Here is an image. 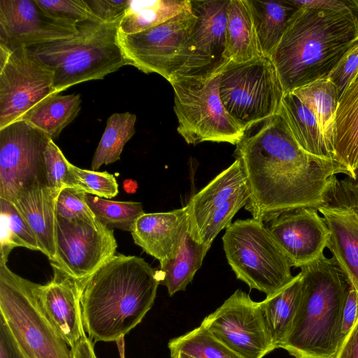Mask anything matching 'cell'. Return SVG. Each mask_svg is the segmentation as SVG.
Masks as SVG:
<instances>
[{
  "instance_id": "1",
  "label": "cell",
  "mask_w": 358,
  "mask_h": 358,
  "mask_svg": "<svg viewBox=\"0 0 358 358\" xmlns=\"http://www.w3.org/2000/svg\"><path fill=\"white\" fill-rule=\"evenodd\" d=\"M236 146L250 191L245 208L262 222L287 210L317 208L329 179L348 176L335 161L306 152L279 113L247 127Z\"/></svg>"
},
{
  "instance_id": "2",
  "label": "cell",
  "mask_w": 358,
  "mask_h": 358,
  "mask_svg": "<svg viewBox=\"0 0 358 358\" xmlns=\"http://www.w3.org/2000/svg\"><path fill=\"white\" fill-rule=\"evenodd\" d=\"M80 282L84 329L95 342H116L141 323L159 285L157 269L143 258L122 254Z\"/></svg>"
},
{
  "instance_id": "3",
  "label": "cell",
  "mask_w": 358,
  "mask_h": 358,
  "mask_svg": "<svg viewBox=\"0 0 358 358\" xmlns=\"http://www.w3.org/2000/svg\"><path fill=\"white\" fill-rule=\"evenodd\" d=\"M358 41V20L326 9L299 8L270 56L284 94L327 78Z\"/></svg>"
},
{
  "instance_id": "4",
  "label": "cell",
  "mask_w": 358,
  "mask_h": 358,
  "mask_svg": "<svg viewBox=\"0 0 358 358\" xmlns=\"http://www.w3.org/2000/svg\"><path fill=\"white\" fill-rule=\"evenodd\" d=\"M300 268V301L280 348L295 358H334L341 345V317L350 282L333 256L323 254Z\"/></svg>"
},
{
  "instance_id": "5",
  "label": "cell",
  "mask_w": 358,
  "mask_h": 358,
  "mask_svg": "<svg viewBox=\"0 0 358 358\" xmlns=\"http://www.w3.org/2000/svg\"><path fill=\"white\" fill-rule=\"evenodd\" d=\"M122 17L109 22L97 19L80 22L75 36L29 48L53 71L57 94L85 81L102 79L131 65L119 42Z\"/></svg>"
},
{
  "instance_id": "6",
  "label": "cell",
  "mask_w": 358,
  "mask_h": 358,
  "mask_svg": "<svg viewBox=\"0 0 358 358\" xmlns=\"http://www.w3.org/2000/svg\"><path fill=\"white\" fill-rule=\"evenodd\" d=\"M226 64L177 74L169 81L174 92L177 131L188 144L211 141L236 145L244 134L225 110L220 96V78Z\"/></svg>"
},
{
  "instance_id": "7",
  "label": "cell",
  "mask_w": 358,
  "mask_h": 358,
  "mask_svg": "<svg viewBox=\"0 0 358 358\" xmlns=\"http://www.w3.org/2000/svg\"><path fill=\"white\" fill-rule=\"evenodd\" d=\"M38 285L0 262V315L26 358H72L71 348L39 303Z\"/></svg>"
},
{
  "instance_id": "8",
  "label": "cell",
  "mask_w": 358,
  "mask_h": 358,
  "mask_svg": "<svg viewBox=\"0 0 358 358\" xmlns=\"http://www.w3.org/2000/svg\"><path fill=\"white\" fill-rule=\"evenodd\" d=\"M222 240L228 264L250 289L268 296L294 279L290 261L264 222L253 217L237 220L226 228Z\"/></svg>"
},
{
  "instance_id": "9",
  "label": "cell",
  "mask_w": 358,
  "mask_h": 358,
  "mask_svg": "<svg viewBox=\"0 0 358 358\" xmlns=\"http://www.w3.org/2000/svg\"><path fill=\"white\" fill-rule=\"evenodd\" d=\"M196 20L190 7L140 32L119 33V42L131 65L145 73H157L169 81L175 75L196 71L192 39Z\"/></svg>"
},
{
  "instance_id": "10",
  "label": "cell",
  "mask_w": 358,
  "mask_h": 358,
  "mask_svg": "<svg viewBox=\"0 0 358 358\" xmlns=\"http://www.w3.org/2000/svg\"><path fill=\"white\" fill-rule=\"evenodd\" d=\"M219 92L225 110L244 131L278 113L284 95L275 66L265 56L243 63L229 61Z\"/></svg>"
},
{
  "instance_id": "11",
  "label": "cell",
  "mask_w": 358,
  "mask_h": 358,
  "mask_svg": "<svg viewBox=\"0 0 358 358\" xmlns=\"http://www.w3.org/2000/svg\"><path fill=\"white\" fill-rule=\"evenodd\" d=\"M51 138L25 120L0 129V198L48 187L45 151Z\"/></svg>"
},
{
  "instance_id": "12",
  "label": "cell",
  "mask_w": 358,
  "mask_h": 358,
  "mask_svg": "<svg viewBox=\"0 0 358 358\" xmlns=\"http://www.w3.org/2000/svg\"><path fill=\"white\" fill-rule=\"evenodd\" d=\"M250 198L246 176L238 159L216 176L186 205L189 233L199 243L210 246Z\"/></svg>"
},
{
  "instance_id": "13",
  "label": "cell",
  "mask_w": 358,
  "mask_h": 358,
  "mask_svg": "<svg viewBox=\"0 0 358 358\" xmlns=\"http://www.w3.org/2000/svg\"><path fill=\"white\" fill-rule=\"evenodd\" d=\"M317 209L330 231L327 248L358 294V176H332Z\"/></svg>"
},
{
  "instance_id": "14",
  "label": "cell",
  "mask_w": 358,
  "mask_h": 358,
  "mask_svg": "<svg viewBox=\"0 0 358 358\" xmlns=\"http://www.w3.org/2000/svg\"><path fill=\"white\" fill-rule=\"evenodd\" d=\"M54 72L28 48H20L0 69V129L24 117L57 94Z\"/></svg>"
},
{
  "instance_id": "15",
  "label": "cell",
  "mask_w": 358,
  "mask_h": 358,
  "mask_svg": "<svg viewBox=\"0 0 358 358\" xmlns=\"http://www.w3.org/2000/svg\"><path fill=\"white\" fill-rule=\"evenodd\" d=\"M201 325L244 358H263L275 350L259 302L236 289Z\"/></svg>"
},
{
  "instance_id": "16",
  "label": "cell",
  "mask_w": 358,
  "mask_h": 358,
  "mask_svg": "<svg viewBox=\"0 0 358 358\" xmlns=\"http://www.w3.org/2000/svg\"><path fill=\"white\" fill-rule=\"evenodd\" d=\"M56 264L78 280H83L115 255L113 229L97 230L78 220L57 215Z\"/></svg>"
},
{
  "instance_id": "17",
  "label": "cell",
  "mask_w": 358,
  "mask_h": 358,
  "mask_svg": "<svg viewBox=\"0 0 358 358\" xmlns=\"http://www.w3.org/2000/svg\"><path fill=\"white\" fill-rule=\"evenodd\" d=\"M77 24L55 17L35 0H0V43L12 50L72 37Z\"/></svg>"
},
{
  "instance_id": "18",
  "label": "cell",
  "mask_w": 358,
  "mask_h": 358,
  "mask_svg": "<svg viewBox=\"0 0 358 358\" xmlns=\"http://www.w3.org/2000/svg\"><path fill=\"white\" fill-rule=\"evenodd\" d=\"M264 224L292 266L296 268L323 255L330 235L323 217L319 215L316 208L287 210Z\"/></svg>"
},
{
  "instance_id": "19",
  "label": "cell",
  "mask_w": 358,
  "mask_h": 358,
  "mask_svg": "<svg viewBox=\"0 0 358 358\" xmlns=\"http://www.w3.org/2000/svg\"><path fill=\"white\" fill-rule=\"evenodd\" d=\"M53 277L38 285L39 303L63 339L71 348L85 333L80 303V282L55 264Z\"/></svg>"
},
{
  "instance_id": "20",
  "label": "cell",
  "mask_w": 358,
  "mask_h": 358,
  "mask_svg": "<svg viewBox=\"0 0 358 358\" xmlns=\"http://www.w3.org/2000/svg\"><path fill=\"white\" fill-rule=\"evenodd\" d=\"M196 16L192 39L195 47L196 71L219 66L224 58L229 0H190Z\"/></svg>"
},
{
  "instance_id": "21",
  "label": "cell",
  "mask_w": 358,
  "mask_h": 358,
  "mask_svg": "<svg viewBox=\"0 0 358 358\" xmlns=\"http://www.w3.org/2000/svg\"><path fill=\"white\" fill-rule=\"evenodd\" d=\"M188 230L185 206L166 213H144L131 234L135 244L162 264L176 256Z\"/></svg>"
},
{
  "instance_id": "22",
  "label": "cell",
  "mask_w": 358,
  "mask_h": 358,
  "mask_svg": "<svg viewBox=\"0 0 358 358\" xmlns=\"http://www.w3.org/2000/svg\"><path fill=\"white\" fill-rule=\"evenodd\" d=\"M59 192L48 187L20 194L13 202L34 234L41 252L53 262L56 256V202Z\"/></svg>"
},
{
  "instance_id": "23",
  "label": "cell",
  "mask_w": 358,
  "mask_h": 358,
  "mask_svg": "<svg viewBox=\"0 0 358 358\" xmlns=\"http://www.w3.org/2000/svg\"><path fill=\"white\" fill-rule=\"evenodd\" d=\"M334 160L356 178L358 169V71L338 99L335 117Z\"/></svg>"
},
{
  "instance_id": "24",
  "label": "cell",
  "mask_w": 358,
  "mask_h": 358,
  "mask_svg": "<svg viewBox=\"0 0 358 358\" xmlns=\"http://www.w3.org/2000/svg\"><path fill=\"white\" fill-rule=\"evenodd\" d=\"M224 58L243 63L262 57L248 0H229Z\"/></svg>"
},
{
  "instance_id": "25",
  "label": "cell",
  "mask_w": 358,
  "mask_h": 358,
  "mask_svg": "<svg viewBox=\"0 0 358 358\" xmlns=\"http://www.w3.org/2000/svg\"><path fill=\"white\" fill-rule=\"evenodd\" d=\"M278 113L306 152L320 159L333 160L315 115L295 94H284Z\"/></svg>"
},
{
  "instance_id": "26",
  "label": "cell",
  "mask_w": 358,
  "mask_h": 358,
  "mask_svg": "<svg viewBox=\"0 0 358 358\" xmlns=\"http://www.w3.org/2000/svg\"><path fill=\"white\" fill-rule=\"evenodd\" d=\"M261 51L271 55L299 9L291 0H248Z\"/></svg>"
},
{
  "instance_id": "27",
  "label": "cell",
  "mask_w": 358,
  "mask_h": 358,
  "mask_svg": "<svg viewBox=\"0 0 358 358\" xmlns=\"http://www.w3.org/2000/svg\"><path fill=\"white\" fill-rule=\"evenodd\" d=\"M301 292V280L299 273L285 287L259 302L275 349L280 348L291 329Z\"/></svg>"
},
{
  "instance_id": "28",
  "label": "cell",
  "mask_w": 358,
  "mask_h": 358,
  "mask_svg": "<svg viewBox=\"0 0 358 358\" xmlns=\"http://www.w3.org/2000/svg\"><path fill=\"white\" fill-rule=\"evenodd\" d=\"M292 92L315 115L334 160L335 117L339 99L336 86L327 78L298 87Z\"/></svg>"
},
{
  "instance_id": "29",
  "label": "cell",
  "mask_w": 358,
  "mask_h": 358,
  "mask_svg": "<svg viewBox=\"0 0 358 358\" xmlns=\"http://www.w3.org/2000/svg\"><path fill=\"white\" fill-rule=\"evenodd\" d=\"M210 248L195 241L189 230L176 256L159 264L157 269L159 284L164 285L171 296L185 290L201 268Z\"/></svg>"
},
{
  "instance_id": "30",
  "label": "cell",
  "mask_w": 358,
  "mask_h": 358,
  "mask_svg": "<svg viewBox=\"0 0 358 358\" xmlns=\"http://www.w3.org/2000/svg\"><path fill=\"white\" fill-rule=\"evenodd\" d=\"M191 7L190 0H129L119 26V33L140 32L180 14Z\"/></svg>"
},
{
  "instance_id": "31",
  "label": "cell",
  "mask_w": 358,
  "mask_h": 358,
  "mask_svg": "<svg viewBox=\"0 0 358 358\" xmlns=\"http://www.w3.org/2000/svg\"><path fill=\"white\" fill-rule=\"evenodd\" d=\"M80 103L78 94H55L41 102L22 120L42 130L54 141L76 118L80 110Z\"/></svg>"
},
{
  "instance_id": "32",
  "label": "cell",
  "mask_w": 358,
  "mask_h": 358,
  "mask_svg": "<svg viewBox=\"0 0 358 358\" xmlns=\"http://www.w3.org/2000/svg\"><path fill=\"white\" fill-rule=\"evenodd\" d=\"M136 120V115L129 112L114 113L108 117L92 159V171L120 159L124 145L135 134Z\"/></svg>"
},
{
  "instance_id": "33",
  "label": "cell",
  "mask_w": 358,
  "mask_h": 358,
  "mask_svg": "<svg viewBox=\"0 0 358 358\" xmlns=\"http://www.w3.org/2000/svg\"><path fill=\"white\" fill-rule=\"evenodd\" d=\"M0 262L7 263L15 247L41 251L38 242L14 203L0 198Z\"/></svg>"
},
{
  "instance_id": "34",
  "label": "cell",
  "mask_w": 358,
  "mask_h": 358,
  "mask_svg": "<svg viewBox=\"0 0 358 358\" xmlns=\"http://www.w3.org/2000/svg\"><path fill=\"white\" fill-rule=\"evenodd\" d=\"M171 358L182 353L192 358H244L202 325L169 341Z\"/></svg>"
},
{
  "instance_id": "35",
  "label": "cell",
  "mask_w": 358,
  "mask_h": 358,
  "mask_svg": "<svg viewBox=\"0 0 358 358\" xmlns=\"http://www.w3.org/2000/svg\"><path fill=\"white\" fill-rule=\"evenodd\" d=\"M85 201L105 227L131 232L137 219L143 215L141 203L116 201L85 194Z\"/></svg>"
},
{
  "instance_id": "36",
  "label": "cell",
  "mask_w": 358,
  "mask_h": 358,
  "mask_svg": "<svg viewBox=\"0 0 358 358\" xmlns=\"http://www.w3.org/2000/svg\"><path fill=\"white\" fill-rule=\"evenodd\" d=\"M68 167L71 187L103 199H111L119 193L115 176L107 171L82 169L69 162Z\"/></svg>"
},
{
  "instance_id": "37",
  "label": "cell",
  "mask_w": 358,
  "mask_h": 358,
  "mask_svg": "<svg viewBox=\"0 0 358 358\" xmlns=\"http://www.w3.org/2000/svg\"><path fill=\"white\" fill-rule=\"evenodd\" d=\"M84 192L75 187L62 189L57 196L56 213L68 220H82L97 230H101L103 226L96 218L85 201Z\"/></svg>"
},
{
  "instance_id": "38",
  "label": "cell",
  "mask_w": 358,
  "mask_h": 358,
  "mask_svg": "<svg viewBox=\"0 0 358 358\" xmlns=\"http://www.w3.org/2000/svg\"><path fill=\"white\" fill-rule=\"evenodd\" d=\"M44 155L48 187L58 192L71 187L69 161L53 140H50Z\"/></svg>"
},
{
  "instance_id": "39",
  "label": "cell",
  "mask_w": 358,
  "mask_h": 358,
  "mask_svg": "<svg viewBox=\"0 0 358 358\" xmlns=\"http://www.w3.org/2000/svg\"><path fill=\"white\" fill-rule=\"evenodd\" d=\"M35 1L49 14L75 24L87 20L96 19L91 13L85 0H35Z\"/></svg>"
},
{
  "instance_id": "40",
  "label": "cell",
  "mask_w": 358,
  "mask_h": 358,
  "mask_svg": "<svg viewBox=\"0 0 358 358\" xmlns=\"http://www.w3.org/2000/svg\"><path fill=\"white\" fill-rule=\"evenodd\" d=\"M358 71V41L338 61L327 78L336 86L341 96Z\"/></svg>"
},
{
  "instance_id": "41",
  "label": "cell",
  "mask_w": 358,
  "mask_h": 358,
  "mask_svg": "<svg viewBox=\"0 0 358 358\" xmlns=\"http://www.w3.org/2000/svg\"><path fill=\"white\" fill-rule=\"evenodd\" d=\"M92 15L103 22H113L124 16L129 0H85Z\"/></svg>"
},
{
  "instance_id": "42",
  "label": "cell",
  "mask_w": 358,
  "mask_h": 358,
  "mask_svg": "<svg viewBox=\"0 0 358 358\" xmlns=\"http://www.w3.org/2000/svg\"><path fill=\"white\" fill-rule=\"evenodd\" d=\"M299 8L326 9L350 14L358 20V0H291Z\"/></svg>"
},
{
  "instance_id": "43",
  "label": "cell",
  "mask_w": 358,
  "mask_h": 358,
  "mask_svg": "<svg viewBox=\"0 0 358 358\" xmlns=\"http://www.w3.org/2000/svg\"><path fill=\"white\" fill-rule=\"evenodd\" d=\"M358 320V294L350 284L344 303L341 325V345Z\"/></svg>"
},
{
  "instance_id": "44",
  "label": "cell",
  "mask_w": 358,
  "mask_h": 358,
  "mask_svg": "<svg viewBox=\"0 0 358 358\" xmlns=\"http://www.w3.org/2000/svg\"><path fill=\"white\" fill-rule=\"evenodd\" d=\"M0 358H26L1 315H0Z\"/></svg>"
},
{
  "instance_id": "45",
  "label": "cell",
  "mask_w": 358,
  "mask_h": 358,
  "mask_svg": "<svg viewBox=\"0 0 358 358\" xmlns=\"http://www.w3.org/2000/svg\"><path fill=\"white\" fill-rule=\"evenodd\" d=\"M334 358H358V320Z\"/></svg>"
},
{
  "instance_id": "46",
  "label": "cell",
  "mask_w": 358,
  "mask_h": 358,
  "mask_svg": "<svg viewBox=\"0 0 358 358\" xmlns=\"http://www.w3.org/2000/svg\"><path fill=\"white\" fill-rule=\"evenodd\" d=\"M71 349L72 358H97L92 340L86 335V332Z\"/></svg>"
},
{
  "instance_id": "47",
  "label": "cell",
  "mask_w": 358,
  "mask_h": 358,
  "mask_svg": "<svg viewBox=\"0 0 358 358\" xmlns=\"http://www.w3.org/2000/svg\"><path fill=\"white\" fill-rule=\"evenodd\" d=\"M13 51L8 46L0 43V69H2L9 60Z\"/></svg>"
},
{
  "instance_id": "48",
  "label": "cell",
  "mask_w": 358,
  "mask_h": 358,
  "mask_svg": "<svg viewBox=\"0 0 358 358\" xmlns=\"http://www.w3.org/2000/svg\"><path fill=\"white\" fill-rule=\"evenodd\" d=\"M124 191L128 194H134L138 188L137 182L132 179H126L122 184Z\"/></svg>"
},
{
  "instance_id": "49",
  "label": "cell",
  "mask_w": 358,
  "mask_h": 358,
  "mask_svg": "<svg viewBox=\"0 0 358 358\" xmlns=\"http://www.w3.org/2000/svg\"><path fill=\"white\" fill-rule=\"evenodd\" d=\"M120 358H125L124 337L116 341Z\"/></svg>"
},
{
  "instance_id": "50",
  "label": "cell",
  "mask_w": 358,
  "mask_h": 358,
  "mask_svg": "<svg viewBox=\"0 0 358 358\" xmlns=\"http://www.w3.org/2000/svg\"><path fill=\"white\" fill-rule=\"evenodd\" d=\"M176 357L178 358H192V357H190L186 355L182 354V353L178 354L176 356H174L173 357Z\"/></svg>"
},
{
  "instance_id": "51",
  "label": "cell",
  "mask_w": 358,
  "mask_h": 358,
  "mask_svg": "<svg viewBox=\"0 0 358 358\" xmlns=\"http://www.w3.org/2000/svg\"><path fill=\"white\" fill-rule=\"evenodd\" d=\"M356 175H357V176H358V169L357 170Z\"/></svg>"
},
{
  "instance_id": "52",
  "label": "cell",
  "mask_w": 358,
  "mask_h": 358,
  "mask_svg": "<svg viewBox=\"0 0 358 358\" xmlns=\"http://www.w3.org/2000/svg\"><path fill=\"white\" fill-rule=\"evenodd\" d=\"M173 358H178V357H173Z\"/></svg>"
}]
</instances>
